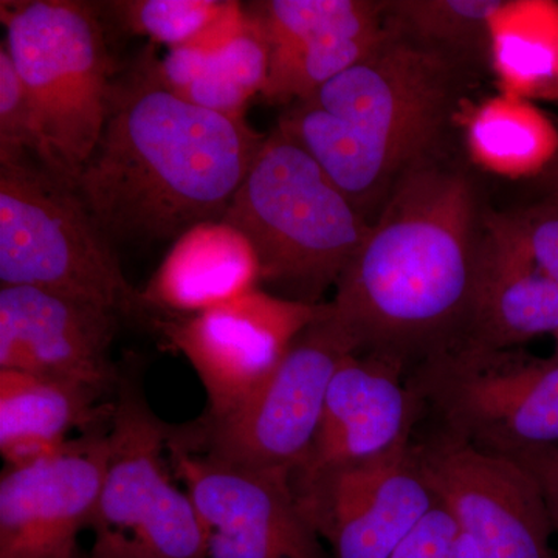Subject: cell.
Masks as SVG:
<instances>
[{"label":"cell","instance_id":"31","mask_svg":"<svg viewBox=\"0 0 558 558\" xmlns=\"http://www.w3.org/2000/svg\"><path fill=\"white\" fill-rule=\"evenodd\" d=\"M556 337H557V355H556V357L558 359V330H557Z\"/></svg>","mask_w":558,"mask_h":558},{"label":"cell","instance_id":"20","mask_svg":"<svg viewBox=\"0 0 558 558\" xmlns=\"http://www.w3.org/2000/svg\"><path fill=\"white\" fill-rule=\"evenodd\" d=\"M89 385L0 369V454L21 465L62 449L70 435L108 428L113 400Z\"/></svg>","mask_w":558,"mask_h":558},{"label":"cell","instance_id":"5","mask_svg":"<svg viewBox=\"0 0 558 558\" xmlns=\"http://www.w3.org/2000/svg\"><path fill=\"white\" fill-rule=\"evenodd\" d=\"M0 16L38 117L44 167L73 186L100 142L117 78L100 3L2 0Z\"/></svg>","mask_w":558,"mask_h":558},{"label":"cell","instance_id":"9","mask_svg":"<svg viewBox=\"0 0 558 558\" xmlns=\"http://www.w3.org/2000/svg\"><path fill=\"white\" fill-rule=\"evenodd\" d=\"M447 432L494 453L558 446V359L454 344L418 363L411 380Z\"/></svg>","mask_w":558,"mask_h":558},{"label":"cell","instance_id":"22","mask_svg":"<svg viewBox=\"0 0 558 558\" xmlns=\"http://www.w3.org/2000/svg\"><path fill=\"white\" fill-rule=\"evenodd\" d=\"M487 32L499 94L558 100V3L501 0Z\"/></svg>","mask_w":558,"mask_h":558},{"label":"cell","instance_id":"14","mask_svg":"<svg viewBox=\"0 0 558 558\" xmlns=\"http://www.w3.org/2000/svg\"><path fill=\"white\" fill-rule=\"evenodd\" d=\"M304 513L332 558H389L435 508L413 444L349 468L293 475Z\"/></svg>","mask_w":558,"mask_h":558},{"label":"cell","instance_id":"16","mask_svg":"<svg viewBox=\"0 0 558 558\" xmlns=\"http://www.w3.org/2000/svg\"><path fill=\"white\" fill-rule=\"evenodd\" d=\"M247 9L270 46L269 80L260 95L286 108L365 60L388 36L385 2L264 0Z\"/></svg>","mask_w":558,"mask_h":558},{"label":"cell","instance_id":"2","mask_svg":"<svg viewBox=\"0 0 558 558\" xmlns=\"http://www.w3.org/2000/svg\"><path fill=\"white\" fill-rule=\"evenodd\" d=\"M481 220L468 175L435 157L396 183L329 303L357 352L405 366L465 339Z\"/></svg>","mask_w":558,"mask_h":558},{"label":"cell","instance_id":"30","mask_svg":"<svg viewBox=\"0 0 558 558\" xmlns=\"http://www.w3.org/2000/svg\"><path fill=\"white\" fill-rule=\"evenodd\" d=\"M75 558H90V557H89V553H84V550H81L78 556H76Z\"/></svg>","mask_w":558,"mask_h":558},{"label":"cell","instance_id":"28","mask_svg":"<svg viewBox=\"0 0 558 558\" xmlns=\"http://www.w3.org/2000/svg\"><path fill=\"white\" fill-rule=\"evenodd\" d=\"M506 457V454H505ZM537 481L558 535V446L537 447L510 454Z\"/></svg>","mask_w":558,"mask_h":558},{"label":"cell","instance_id":"8","mask_svg":"<svg viewBox=\"0 0 558 558\" xmlns=\"http://www.w3.org/2000/svg\"><path fill=\"white\" fill-rule=\"evenodd\" d=\"M329 312L300 333L269 379L238 409L172 425V440L230 464L292 473L303 468L317 439L330 380L357 352Z\"/></svg>","mask_w":558,"mask_h":558},{"label":"cell","instance_id":"11","mask_svg":"<svg viewBox=\"0 0 558 558\" xmlns=\"http://www.w3.org/2000/svg\"><path fill=\"white\" fill-rule=\"evenodd\" d=\"M253 290L222 306L189 317L154 318L167 348L189 360L207 392L204 418L231 413L264 384L304 329L328 312Z\"/></svg>","mask_w":558,"mask_h":558},{"label":"cell","instance_id":"3","mask_svg":"<svg viewBox=\"0 0 558 558\" xmlns=\"http://www.w3.org/2000/svg\"><path fill=\"white\" fill-rule=\"evenodd\" d=\"M387 27L373 53L278 121L365 218L432 159L457 106L458 60Z\"/></svg>","mask_w":558,"mask_h":558},{"label":"cell","instance_id":"21","mask_svg":"<svg viewBox=\"0 0 558 558\" xmlns=\"http://www.w3.org/2000/svg\"><path fill=\"white\" fill-rule=\"evenodd\" d=\"M248 14L247 27L218 50H168L156 60L161 84L191 105L244 119L250 100L266 89L270 72L269 40Z\"/></svg>","mask_w":558,"mask_h":558},{"label":"cell","instance_id":"26","mask_svg":"<svg viewBox=\"0 0 558 558\" xmlns=\"http://www.w3.org/2000/svg\"><path fill=\"white\" fill-rule=\"evenodd\" d=\"M32 156L44 165L38 117L5 44L0 46V161Z\"/></svg>","mask_w":558,"mask_h":558},{"label":"cell","instance_id":"29","mask_svg":"<svg viewBox=\"0 0 558 558\" xmlns=\"http://www.w3.org/2000/svg\"><path fill=\"white\" fill-rule=\"evenodd\" d=\"M446 558H483L476 543L464 532L459 531L458 537L454 538L453 545L447 553Z\"/></svg>","mask_w":558,"mask_h":558},{"label":"cell","instance_id":"18","mask_svg":"<svg viewBox=\"0 0 558 558\" xmlns=\"http://www.w3.org/2000/svg\"><path fill=\"white\" fill-rule=\"evenodd\" d=\"M402 369L380 355L349 354L330 380L310 458L293 475L362 464L409 444L422 402Z\"/></svg>","mask_w":558,"mask_h":558},{"label":"cell","instance_id":"17","mask_svg":"<svg viewBox=\"0 0 558 558\" xmlns=\"http://www.w3.org/2000/svg\"><path fill=\"white\" fill-rule=\"evenodd\" d=\"M119 315L27 286L0 288V369L78 381L116 395L121 366L110 349Z\"/></svg>","mask_w":558,"mask_h":558},{"label":"cell","instance_id":"6","mask_svg":"<svg viewBox=\"0 0 558 558\" xmlns=\"http://www.w3.org/2000/svg\"><path fill=\"white\" fill-rule=\"evenodd\" d=\"M0 282L148 322L140 290L75 189L32 156L0 161Z\"/></svg>","mask_w":558,"mask_h":558},{"label":"cell","instance_id":"15","mask_svg":"<svg viewBox=\"0 0 558 558\" xmlns=\"http://www.w3.org/2000/svg\"><path fill=\"white\" fill-rule=\"evenodd\" d=\"M108 428L0 475V558H75L108 465Z\"/></svg>","mask_w":558,"mask_h":558},{"label":"cell","instance_id":"27","mask_svg":"<svg viewBox=\"0 0 558 558\" xmlns=\"http://www.w3.org/2000/svg\"><path fill=\"white\" fill-rule=\"evenodd\" d=\"M458 534L457 521L438 501L389 558H446Z\"/></svg>","mask_w":558,"mask_h":558},{"label":"cell","instance_id":"12","mask_svg":"<svg viewBox=\"0 0 558 558\" xmlns=\"http://www.w3.org/2000/svg\"><path fill=\"white\" fill-rule=\"evenodd\" d=\"M418 469L483 558H558L548 506L520 462L449 432L413 446Z\"/></svg>","mask_w":558,"mask_h":558},{"label":"cell","instance_id":"7","mask_svg":"<svg viewBox=\"0 0 558 558\" xmlns=\"http://www.w3.org/2000/svg\"><path fill=\"white\" fill-rule=\"evenodd\" d=\"M112 400L89 557L205 558L196 510L168 461L171 425L150 409L142 368L121 366Z\"/></svg>","mask_w":558,"mask_h":558},{"label":"cell","instance_id":"10","mask_svg":"<svg viewBox=\"0 0 558 558\" xmlns=\"http://www.w3.org/2000/svg\"><path fill=\"white\" fill-rule=\"evenodd\" d=\"M168 461L196 510L205 558H332L289 470L230 464L168 440Z\"/></svg>","mask_w":558,"mask_h":558},{"label":"cell","instance_id":"4","mask_svg":"<svg viewBox=\"0 0 558 558\" xmlns=\"http://www.w3.org/2000/svg\"><path fill=\"white\" fill-rule=\"evenodd\" d=\"M252 242L260 284L322 304L362 247L371 222L284 131L267 134L223 219Z\"/></svg>","mask_w":558,"mask_h":558},{"label":"cell","instance_id":"24","mask_svg":"<svg viewBox=\"0 0 558 558\" xmlns=\"http://www.w3.org/2000/svg\"><path fill=\"white\" fill-rule=\"evenodd\" d=\"M101 9L124 32L168 50H218L250 21L245 5L222 0H120L101 3Z\"/></svg>","mask_w":558,"mask_h":558},{"label":"cell","instance_id":"19","mask_svg":"<svg viewBox=\"0 0 558 558\" xmlns=\"http://www.w3.org/2000/svg\"><path fill=\"white\" fill-rule=\"evenodd\" d=\"M259 286V259L248 238L226 220H207L174 241L140 295L150 325L215 310Z\"/></svg>","mask_w":558,"mask_h":558},{"label":"cell","instance_id":"23","mask_svg":"<svg viewBox=\"0 0 558 558\" xmlns=\"http://www.w3.org/2000/svg\"><path fill=\"white\" fill-rule=\"evenodd\" d=\"M458 119L472 160L502 178L535 174L558 153L556 128L523 98L495 95L462 106Z\"/></svg>","mask_w":558,"mask_h":558},{"label":"cell","instance_id":"13","mask_svg":"<svg viewBox=\"0 0 558 558\" xmlns=\"http://www.w3.org/2000/svg\"><path fill=\"white\" fill-rule=\"evenodd\" d=\"M558 330V205L481 220L465 343L512 349Z\"/></svg>","mask_w":558,"mask_h":558},{"label":"cell","instance_id":"1","mask_svg":"<svg viewBox=\"0 0 558 558\" xmlns=\"http://www.w3.org/2000/svg\"><path fill=\"white\" fill-rule=\"evenodd\" d=\"M266 138L172 94L143 54L117 73L100 142L73 189L113 247L178 241L223 219Z\"/></svg>","mask_w":558,"mask_h":558},{"label":"cell","instance_id":"25","mask_svg":"<svg viewBox=\"0 0 558 558\" xmlns=\"http://www.w3.org/2000/svg\"><path fill=\"white\" fill-rule=\"evenodd\" d=\"M501 0H398L385 2L392 31L458 60L488 51L487 25Z\"/></svg>","mask_w":558,"mask_h":558}]
</instances>
